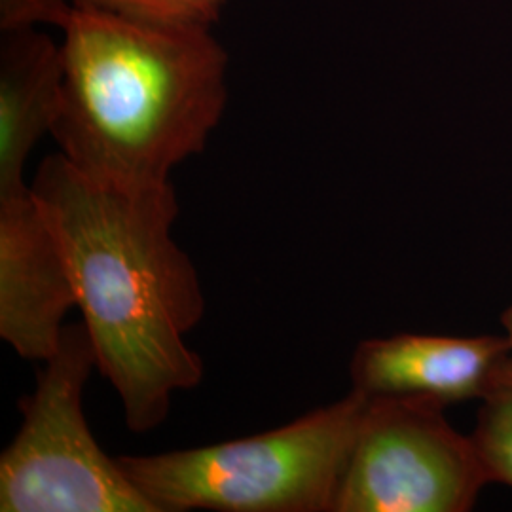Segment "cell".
<instances>
[{
	"label": "cell",
	"mask_w": 512,
	"mask_h": 512,
	"mask_svg": "<svg viewBox=\"0 0 512 512\" xmlns=\"http://www.w3.org/2000/svg\"><path fill=\"white\" fill-rule=\"evenodd\" d=\"M40 25L61 29V88L50 135L92 179L169 183L207 147L228 101V54L211 27L129 18L57 0Z\"/></svg>",
	"instance_id": "cell-2"
},
{
	"label": "cell",
	"mask_w": 512,
	"mask_h": 512,
	"mask_svg": "<svg viewBox=\"0 0 512 512\" xmlns=\"http://www.w3.org/2000/svg\"><path fill=\"white\" fill-rule=\"evenodd\" d=\"M44 363L35 391L19 401L18 435L0 456V511L158 512L86 421L84 389L97 368L86 325H65Z\"/></svg>",
	"instance_id": "cell-4"
},
{
	"label": "cell",
	"mask_w": 512,
	"mask_h": 512,
	"mask_svg": "<svg viewBox=\"0 0 512 512\" xmlns=\"http://www.w3.org/2000/svg\"><path fill=\"white\" fill-rule=\"evenodd\" d=\"M446 408L368 397L332 512L473 511L492 482L471 433H459Z\"/></svg>",
	"instance_id": "cell-5"
},
{
	"label": "cell",
	"mask_w": 512,
	"mask_h": 512,
	"mask_svg": "<svg viewBox=\"0 0 512 512\" xmlns=\"http://www.w3.org/2000/svg\"><path fill=\"white\" fill-rule=\"evenodd\" d=\"M366 401L351 389L255 437L116 459L158 512H332Z\"/></svg>",
	"instance_id": "cell-3"
},
{
	"label": "cell",
	"mask_w": 512,
	"mask_h": 512,
	"mask_svg": "<svg viewBox=\"0 0 512 512\" xmlns=\"http://www.w3.org/2000/svg\"><path fill=\"white\" fill-rule=\"evenodd\" d=\"M512 359L507 334L401 332L363 340L351 357V389L368 397L452 404L482 401Z\"/></svg>",
	"instance_id": "cell-7"
},
{
	"label": "cell",
	"mask_w": 512,
	"mask_h": 512,
	"mask_svg": "<svg viewBox=\"0 0 512 512\" xmlns=\"http://www.w3.org/2000/svg\"><path fill=\"white\" fill-rule=\"evenodd\" d=\"M31 188L129 431L160 427L173 395L196 387L205 372L184 344L202 321L205 296L190 256L171 236L179 217L175 188L103 183L61 152L40 164Z\"/></svg>",
	"instance_id": "cell-1"
},
{
	"label": "cell",
	"mask_w": 512,
	"mask_h": 512,
	"mask_svg": "<svg viewBox=\"0 0 512 512\" xmlns=\"http://www.w3.org/2000/svg\"><path fill=\"white\" fill-rule=\"evenodd\" d=\"M76 308L73 281L33 188L0 200V336L19 357H52L65 315Z\"/></svg>",
	"instance_id": "cell-6"
},
{
	"label": "cell",
	"mask_w": 512,
	"mask_h": 512,
	"mask_svg": "<svg viewBox=\"0 0 512 512\" xmlns=\"http://www.w3.org/2000/svg\"><path fill=\"white\" fill-rule=\"evenodd\" d=\"M501 327H503V332L507 334V338H509L512 346V304L501 315Z\"/></svg>",
	"instance_id": "cell-11"
},
{
	"label": "cell",
	"mask_w": 512,
	"mask_h": 512,
	"mask_svg": "<svg viewBox=\"0 0 512 512\" xmlns=\"http://www.w3.org/2000/svg\"><path fill=\"white\" fill-rule=\"evenodd\" d=\"M471 437L490 482L512 490V359L480 401Z\"/></svg>",
	"instance_id": "cell-10"
},
{
	"label": "cell",
	"mask_w": 512,
	"mask_h": 512,
	"mask_svg": "<svg viewBox=\"0 0 512 512\" xmlns=\"http://www.w3.org/2000/svg\"><path fill=\"white\" fill-rule=\"evenodd\" d=\"M61 46L38 25L0 29V200L31 190L23 169L54 126Z\"/></svg>",
	"instance_id": "cell-8"
},
{
	"label": "cell",
	"mask_w": 512,
	"mask_h": 512,
	"mask_svg": "<svg viewBox=\"0 0 512 512\" xmlns=\"http://www.w3.org/2000/svg\"><path fill=\"white\" fill-rule=\"evenodd\" d=\"M57 0H0V29L38 25L40 18ZM129 18L165 25L211 27L220 19L228 0H78Z\"/></svg>",
	"instance_id": "cell-9"
}]
</instances>
